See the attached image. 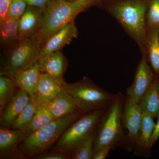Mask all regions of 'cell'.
Listing matches in <instances>:
<instances>
[{
  "mask_svg": "<svg viewBox=\"0 0 159 159\" xmlns=\"http://www.w3.org/2000/svg\"><path fill=\"white\" fill-rule=\"evenodd\" d=\"M95 135L93 132L90 135L74 152L73 159H90L93 156L94 142Z\"/></svg>",
  "mask_w": 159,
  "mask_h": 159,
  "instance_id": "d4e9b609",
  "label": "cell"
},
{
  "mask_svg": "<svg viewBox=\"0 0 159 159\" xmlns=\"http://www.w3.org/2000/svg\"><path fill=\"white\" fill-rule=\"evenodd\" d=\"M97 1V0H75L74 2L84 9Z\"/></svg>",
  "mask_w": 159,
  "mask_h": 159,
  "instance_id": "d6a6232c",
  "label": "cell"
},
{
  "mask_svg": "<svg viewBox=\"0 0 159 159\" xmlns=\"http://www.w3.org/2000/svg\"><path fill=\"white\" fill-rule=\"evenodd\" d=\"M102 114V111L98 110L77 119L62 134L57 142L55 150L63 153L74 152L93 132Z\"/></svg>",
  "mask_w": 159,
  "mask_h": 159,
  "instance_id": "8992f818",
  "label": "cell"
},
{
  "mask_svg": "<svg viewBox=\"0 0 159 159\" xmlns=\"http://www.w3.org/2000/svg\"><path fill=\"white\" fill-rule=\"evenodd\" d=\"M31 99L30 95L22 89L17 91L1 114V126L2 128L11 127L14 120L25 107Z\"/></svg>",
  "mask_w": 159,
  "mask_h": 159,
  "instance_id": "7c38bea8",
  "label": "cell"
},
{
  "mask_svg": "<svg viewBox=\"0 0 159 159\" xmlns=\"http://www.w3.org/2000/svg\"><path fill=\"white\" fill-rule=\"evenodd\" d=\"M157 122L155 125L154 129L153 134L150 141V147L152 146L155 142L157 141V139H158L159 137V115L158 116Z\"/></svg>",
  "mask_w": 159,
  "mask_h": 159,
  "instance_id": "1f68e13d",
  "label": "cell"
},
{
  "mask_svg": "<svg viewBox=\"0 0 159 159\" xmlns=\"http://www.w3.org/2000/svg\"><path fill=\"white\" fill-rule=\"evenodd\" d=\"M78 34L77 27L74 21L60 29L51 35L43 44L39 55V60L46 54L59 51L68 45Z\"/></svg>",
  "mask_w": 159,
  "mask_h": 159,
  "instance_id": "9c48e42d",
  "label": "cell"
},
{
  "mask_svg": "<svg viewBox=\"0 0 159 159\" xmlns=\"http://www.w3.org/2000/svg\"><path fill=\"white\" fill-rule=\"evenodd\" d=\"M28 6L45 9L51 0H24Z\"/></svg>",
  "mask_w": 159,
  "mask_h": 159,
  "instance_id": "f546056e",
  "label": "cell"
},
{
  "mask_svg": "<svg viewBox=\"0 0 159 159\" xmlns=\"http://www.w3.org/2000/svg\"><path fill=\"white\" fill-rule=\"evenodd\" d=\"M67 157L63 152H57L53 153H43L40 154L36 158L39 159H65Z\"/></svg>",
  "mask_w": 159,
  "mask_h": 159,
  "instance_id": "f1b7e54d",
  "label": "cell"
},
{
  "mask_svg": "<svg viewBox=\"0 0 159 159\" xmlns=\"http://www.w3.org/2000/svg\"><path fill=\"white\" fill-rule=\"evenodd\" d=\"M83 8L73 2L51 0L45 9L39 36L42 45L51 35L74 21Z\"/></svg>",
  "mask_w": 159,
  "mask_h": 159,
  "instance_id": "3957f363",
  "label": "cell"
},
{
  "mask_svg": "<svg viewBox=\"0 0 159 159\" xmlns=\"http://www.w3.org/2000/svg\"><path fill=\"white\" fill-rule=\"evenodd\" d=\"M45 9L28 6L19 20V40L39 35Z\"/></svg>",
  "mask_w": 159,
  "mask_h": 159,
  "instance_id": "30bf717a",
  "label": "cell"
},
{
  "mask_svg": "<svg viewBox=\"0 0 159 159\" xmlns=\"http://www.w3.org/2000/svg\"><path fill=\"white\" fill-rule=\"evenodd\" d=\"M148 53L152 66L159 74V30L155 29L149 35L148 43Z\"/></svg>",
  "mask_w": 159,
  "mask_h": 159,
  "instance_id": "cb8c5ba5",
  "label": "cell"
},
{
  "mask_svg": "<svg viewBox=\"0 0 159 159\" xmlns=\"http://www.w3.org/2000/svg\"><path fill=\"white\" fill-rule=\"evenodd\" d=\"M112 147L107 146L99 149L97 152H95L93 156V159H105L108 155L109 152Z\"/></svg>",
  "mask_w": 159,
  "mask_h": 159,
  "instance_id": "4dcf8cb0",
  "label": "cell"
},
{
  "mask_svg": "<svg viewBox=\"0 0 159 159\" xmlns=\"http://www.w3.org/2000/svg\"><path fill=\"white\" fill-rule=\"evenodd\" d=\"M42 73L38 62L18 74L15 81L20 88L26 91L34 98Z\"/></svg>",
  "mask_w": 159,
  "mask_h": 159,
  "instance_id": "2e32d148",
  "label": "cell"
},
{
  "mask_svg": "<svg viewBox=\"0 0 159 159\" xmlns=\"http://www.w3.org/2000/svg\"><path fill=\"white\" fill-rule=\"evenodd\" d=\"M148 0H121L111 7L113 14L138 42L145 37V14Z\"/></svg>",
  "mask_w": 159,
  "mask_h": 159,
  "instance_id": "277c9868",
  "label": "cell"
},
{
  "mask_svg": "<svg viewBox=\"0 0 159 159\" xmlns=\"http://www.w3.org/2000/svg\"><path fill=\"white\" fill-rule=\"evenodd\" d=\"M28 6L24 0H12L7 17L19 20L25 13Z\"/></svg>",
  "mask_w": 159,
  "mask_h": 159,
  "instance_id": "484cf974",
  "label": "cell"
},
{
  "mask_svg": "<svg viewBox=\"0 0 159 159\" xmlns=\"http://www.w3.org/2000/svg\"><path fill=\"white\" fill-rule=\"evenodd\" d=\"M142 117V111L139 104L128 99L123 112V122L128 129L129 139L134 144H138L139 142Z\"/></svg>",
  "mask_w": 159,
  "mask_h": 159,
  "instance_id": "4fadbf2b",
  "label": "cell"
},
{
  "mask_svg": "<svg viewBox=\"0 0 159 159\" xmlns=\"http://www.w3.org/2000/svg\"><path fill=\"white\" fill-rule=\"evenodd\" d=\"M54 119L47 103L46 102L40 103L38 106L33 119L24 132L28 134L38 130Z\"/></svg>",
  "mask_w": 159,
  "mask_h": 159,
  "instance_id": "d6986e66",
  "label": "cell"
},
{
  "mask_svg": "<svg viewBox=\"0 0 159 159\" xmlns=\"http://www.w3.org/2000/svg\"><path fill=\"white\" fill-rule=\"evenodd\" d=\"M154 117L147 113L142 112V124L138 145L145 149L150 147V141L154 129L155 123Z\"/></svg>",
  "mask_w": 159,
  "mask_h": 159,
  "instance_id": "7402d4cb",
  "label": "cell"
},
{
  "mask_svg": "<svg viewBox=\"0 0 159 159\" xmlns=\"http://www.w3.org/2000/svg\"><path fill=\"white\" fill-rule=\"evenodd\" d=\"M19 20L6 17L0 22L1 43L6 50L19 40Z\"/></svg>",
  "mask_w": 159,
  "mask_h": 159,
  "instance_id": "e0dca14e",
  "label": "cell"
},
{
  "mask_svg": "<svg viewBox=\"0 0 159 159\" xmlns=\"http://www.w3.org/2000/svg\"><path fill=\"white\" fill-rule=\"evenodd\" d=\"M61 86L62 89L74 99L77 109L84 112L98 110L113 99L111 94L84 80L73 84L64 81Z\"/></svg>",
  "mask_w": 159,
  "mask_h": 159,
  "instance_id": "5b68a950",
  "label": "cell"
},
{
  "mask_svg": "<svg viewBox=\"0 0 159 159\" xmlns=\"http://www.w3.org/2000/svg\"><path fill=\"white\" fill-rule=\"evenodd\" d=\"M65 1H69V2H73V1H74L75 0H65Z\"/></svg>",
  "mask_w": 159,
  "mask_h": 159,
  "instance_id": "836d02e7",
  "label": "cell"
},
{
  "mask_svg": "<svg viewBox=\"0 0 159 159\" xmlns=\"http://www.w3.org/2000/svg\"><path fill=\"white\" fill-rule=\"evenodd\" d=\"M47 103L54 119L73 114L77 109L74 99L63 89Z\"/></svg>",
  "mask_w": 159,
  "mask_h": 159,
  "instance_id": "5bb4252c",
  "label": "cell"
},
{
  "mask_svg": "<svg viewBox=\"0 0 159 159\" xmlns=\"http://www.w3.org/2000/svg\"><path fill=\"white\" fill-rule=\"evenodd\" d=\"M12 0H0V22L7 17L9 6Z\"/></svg>",
  "mask_w": 159,
  "mask_h": 159,
  "instance_id": "83f0119b",
  "label": "cell"
},
{
  "mask_svg": "<svg viewBox=\"0 0 159 159\" xmlns=\"http://www.w3.org/2000/svg\"><path fill=\"white\" fill-rule=\"evenodd\" d=\"M38 62L42 73L48 74L61 85L65 81L63 76L67 67V61L59 51L46 54L40 58Z\"/></svg>",
  "mask_w": 159,
  "mask_h": 159,
  "instance_id": "8fae6325",
  "label": "cell"
},
{
  "mask_svg": "<svg viewBox=\"0 0 159 159\" xmlns=\"http://www.w3.org/2000/svg\"><path fill=\"white\" fill-rule=\"evenodd\" d=\"M38 105L31 98L25 107L14 120L11 127L14 129L24 131L33 119Z\"/></svg>",
  "mask_w": 159,
  "mask_h": 159,
  "instance_id": "603a6c76",
  "label": "cell"
},
{
  "mask_svg": "<svg viewBox=\"0 0 159 159\" xmlns=\"http://www.w3.org/2000/svg\"><path fill=\"white\" fill-rule=\"evenodd\" d=\"M16 82L8 76H0V111L2 114L12 97L16 93Z\"/></svg>",
  "mask_w": 159,
  "mask_h": 159,
  "instance_id": "44dd1931",
  "label": "cell"
},
{
  "mask_svg": "<svg viewBox=\"0 0 159 159\" xmlns=\"http://www.w3.org/2000/svg\"><path fill=\"white\" fill-rule=\"evenodd\" d=\"M147 17L149 25H159V0H151Z\"/></svg>",
  "mask_w": 159,
  "mask_h": 159,
  "instance_id": "4316f807",
  "label": "cell"
},
{
  "mask_svg": "<svg viewBox=\"0 0 159 159\" xmlns=\"http://www.w3.org/2000/svg\"><path fill=\"white\" fill-rule=\"evenodd\" d=\"M28 135L23 131L11 130L7 128L0 129V151L1 153L9 151L12 149L21 140Z\"/></svg>",
  "mask_w": 159,
  "mask_h": 159,
  "instance_id": "ffe728a7",
  "label": "cell"
},
{
  "mask_svg": "<svg viewBox=\"0 0 159 159\" xmlns=\"http://www.w3.org/2000/svg\"><path fill=\"white\" fill-rule=\"evenodd\" d=\"M79 116L80 114L75 112L54 119L38 130L28 134L20 145V150L30 156L42 153L57 142L66 129Z\"/></svg>",
  "mask_w": 159,
  "mask_h": 159,
  "instance_id": "7a4b0ae2",
  "label": "cell"
},
{
  "mask_svg": "<svg viewBox=\"0 0 159 159\" xmlns=\"http://www.w3.org/2000/svg\"><path fill=\"white\" fill-rule=\"evenodd\" d=\"M122 101L118 98L113 102L95 140L93 154L99 149L115 145L122 134Z\"/></svg>",
  "mask_w": 159,
  "mask_h": 159,
  "instance_id": "52a82bcc",
  "label": "cell"
},
{
  "mask_svg": "<svg viewBox=\"0 0 159 159\" xmlns=\"http://www.w3.org/2000/svg\"><path fill=\"white\" fill-rule=\"evenodd\" d=\"M142 112L147 113L154 118L159 115V82H153L139 103Z\"/></svg>",
  "mask_w": 159,
  "mask_h": 159,
  "instance_id": "ac0fdd59",
  "label": "cell"
},
{
  "mask_svg": "<svg viewBox=\"0 0 159 159\" xmlns=\"http://www.w3.org/2000/svg\"><path fill=\"white\" fill-rule=\"evenodd\" d=\"M153 75L145 58H143L137 69L133 84L127 90L129 99L139 104L142 97L153 83Z\"/></svg>",
  "mask_w": 159,
  "mask_h": 159,
  "instance_id": "ba28073f",
  "label": "cell"
},
{
  "mask_svg": "<svg viewBox=\"0 0 159 159\" xmlns=\"http://www.w3.org/2000/svg\"><path fill=\"white\" fill-rule=\"evenodd\" d=\"M61 85L48 74H43L34 98L38 104L47 103L62 90Z\"/></svg>",
  "mask_w": 159,
  "mask_h": 159,
  "instance_id": "9a60e30c",
  "label": "cell"
},
{
  "mask_svg": "<svg viewBox=\"0 0 159 159\" xmlns=\"http://www.w3.org/2000/svg\"><path fill=\"white\" fill-rule=\"evenodd\" d=\"M42 43L39 35L20 39L6 49L1 74L15 80L20 72L29 68L39 60Z\"/></svg>",
  "mask_w": 159,
  "mask_h": 159,
  "instance_id": "6da1fadb",
  "label": "cell"
}]
</instances>
